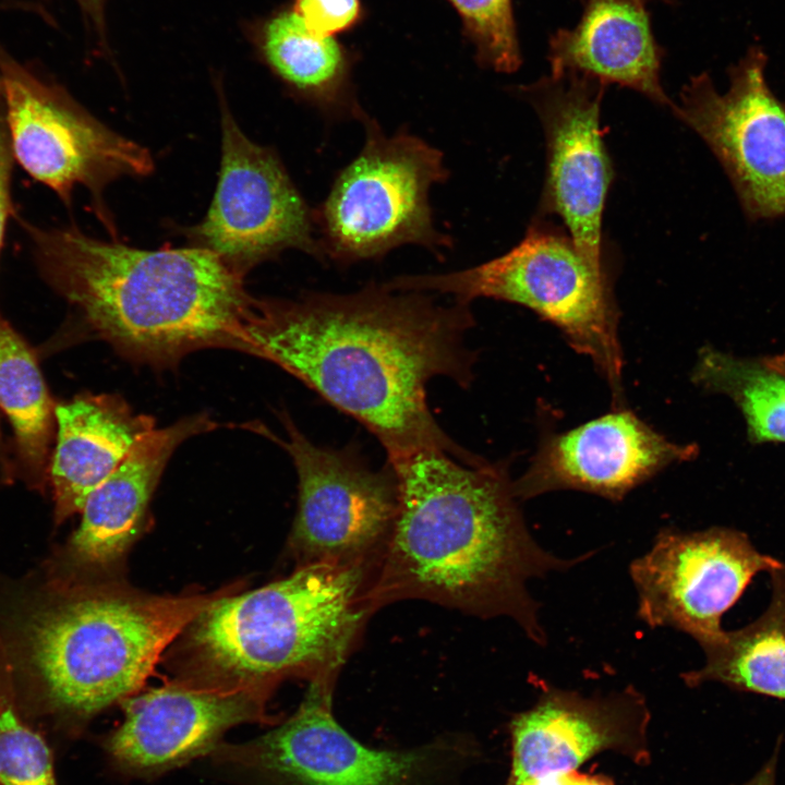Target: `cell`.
<instances>
[{"label": "cell", "mask_w": 785, "mask_h": 785, "mask_svg": "<svg viewBox=\"0 0 785 785\" xmlns=\"http://www.w3.org/2000/svg\"><path fill=\"white\" fill-rule=\"evenodd\" d=\"M770 575L772 595L766 609L747 626L724 630L701 647L704 664L680 675L687 686L715 681L785 699V568Z\"/></svg>", "instance_id": "7402d4cb"}, {"label": "cell", "mask_w": 785, "mask_h": 785, "mask_svg": "<svg viewBox=\"0 0 785 785\" xmlns=\"http://www.w3.org/2000/svg\"><path fill=\"white\" fill-rule=\"evenodd\" d=\"M221 161L205 217L185 229L193 246L218 256L241 276L288 249L324 262L314 210L277 154L252 142L220 95Z\"/></svg>", "instance_id": "30bf717a"}, {"label": "cell", "mask_w": 785, "mask_h": 785, "mask_svg": "<svg viewBox=\"0 0 785 785\" xmlns=\"http://www.w3.org/2000/svg\"><path fill=\"white\" fill-rule=\"evenodd\" d=\"M267 696L193 683L167 685L122 701L124 718L105 739L114 771L152 778L212 754L224 734L244 723H270Z\"/></svg>", "instance_id": "9a60e30c"}, {"label": "cell", "mask_w": 785, "mask_h": 785, "mask_svg": "<svg viewBox=\"0 0 785 785\" xmlns=\"http://www.w3.org/2000/svg\"><path fill=\"white\" fill-rule=\"evenodd\" d=\"M0 408L13 430L21 469L35 482L48 480L56 407L33 350L1 315Z\"/></svg>", "instance_id": "603a6c76"}, {"label": "cell", "mask_w": 785, "mask_h": 785, "mask_svg": "<svg viewBox=\"0 0 785 785\" xmlns=\"http://www.w3.org/2000/svg\"><path fill=\"white\" fill-rule=\"evenodd\" d=\"M696 455L695 445L671 442L631 411L619 409L544 436L512 490L518 500L575 490L619 502L669 464Z\"/></svg>", "instance_id": "2e32d148"}, {"label": "cell", "mask_w": 785, "mask_h": 785, "mask_svg": "<svg viewBox=\"0 0 785 785\" xmlns=\"http://www.w3.org/2000/svg\"><path fill=\"white\" fill-rule=\"evenodd\" d=\"M785 568L741 531L712 527L661 530L629 567L637 616L651 628H674L703 647L723 633L722 616L759 572Z\"/></svg>", "instance_id": "7c38bea8"}, {"label": "cell", "mask_w": 785, "mask_h": 785, "mask_svg": "<svg viewBox=\"0 0 785 785\" xmlns=\"http://www.w3.org/2000/svg\"><path fill=\"white\" fill-rule=\"evenodd\" d=\"M775 763L776 756H773L763 769L745 785H775Z\"/></svg>", "instance_id": "4dcf8cb0"}, {"label": "cell", "mask_w": 785, "mask_h": 785, "mask_svg": "<svg viewBox=\"0 0 785 785\" xmlns=\"http://www.w3.org/2000/svg\"><path fill=\"white\" fill-rule=\"evenodd\" d=\"M436 297L370 282L345 294L254 299L245 352L277 364L360 422L387 458L440 449L473 463L481 456L442 430L426 388L439 376L471 385L478 358L466 338L475 321L470 303Z\"/></svg>", "instance_id": "6da1fadb"}, {"label": "cell", "mask_w": 785, "mask_h": 785, "mask_svg": "<svg viewBox=\"0 0 785 785\" xmlns=\"http://www.w3.org/2000/svg\"><path fill=\"white\" fill-rule=\"evenodd\" d=\"M280 419L287 437L276 442L291 457L299 480L298 511L289 538L297 567H358L374 577L397 514L394 471L388 463L373 470L355 445H315L288 413Z\"/></svg>", "instance_id": "ba28073f"}, {"label": "cell", "mask_w": 785, "mask_h": 785, "mask_svg": "<svg viewBox=\"0 0 785 785\" xmlns=\"http://www.w3.org/2000/svg\"><path fill=\"white\" fill-rule=\"evenodd\" d=\"M765 67V53L752 47L728 70L725 93L702 72L671 107L714 154L752 221L785 217V107Z\"/></svg>", "instance_id": "8fae6325"}, {"label": "cell", "mask_w": 785, "mask_h": 785, "mask_svg": "<svg viewBox=\"0 0 785 785\" xmlns=\"http://www.w3.org/2000/svg\"><path fill=\"white\" fill-rule=\"evenodd\" d=\"M398 506L392 532L366 593L373 614L419 599L482 618L507 616L546 643L527 584L593 554L558 557L531 535L506 462L475 463L440 449L387 458Z\"/></svg>", "instance_id": "7a4b0ae2"}, {"label": "cell", "mask_w": 785, "mask_h": 785, "mask_svg": "<svg viewBox=\"0 0 785 785\" xmlns=\"http://www.w3.org/2000/svg\"><path fill=\"white\" fill-rule=\"evenodd\" d=\"M0 785H57L49 747L10 705L0 713Z\"/></svg>", "instance_id": "484cf974"}, {"label": "cell", "mask_w": 785, "mask_h": 785, "mask_svg": "<svg viewBox=\"0 0 785 785\" xmlns=\"http://www.w3.org/2000/svg\"><path fill=\"white\" fill-rule=\"evenodd\" d=\"M56 425L48 480L58 522L81 514L92 492L156 428L152 416L107 394H84L56 406Z\"/></svg>", "instance_id": "d6986e66"}, {"label": "cell", "mask_w": 785, "mask_h": 785, "mask_svg": "<svg viewBox=\"0 0 785 785\" xmlns=\"http://www.w3.org/2000/svg\"><path fill=\"white\" fill-rule=\"evenodd\" d=\"M360 122L362 148L314 210L324 262L378 259L408 244L433 253L450 249L452 241L436 228L430 205L433 185L449 177L443 153L404 130L386 134L369 114Z\"/></svg>", "instance_id": "52a82bcc"}, {"label": "cell", "mask_w": 785, "mask_h": 785, "mask_svg": "<svg viewBox=\"0 0 785 785\" xmlns=\"http://www.w3.org/2000/svg\"><path fill=\"white\" fill-rule=\"evenodd\" d=\"M217 426L197 414L155 428L131 450L113 473L88 496L70 546L82 563L110 566L135 540L164 468L185 439Z\"/></svg>", "instance_id": "ffe728a7"}, {"label": "cell", "mask_w": 785, "mask_h": 785, "mask_svg": "<svg viewBox=\"0 0 785 785\" xmlns=\"http://www.w3.org/2000/svg\"><path fill=\"white\" fill-rule=\"evenodd\" d=\"M517 785H613L612 782L601 775H587L579 773L576 769L555 771L539 776H533L520 782Z\"/></svg>", "instance_id": "f1b7e54d"}, {"label": "cell", "mask_w": 785, "mask_h": 785, "mask_svg": "<svg viewBox=\"0 0 785 785\" xmlns=\"http://www.w3.org/2000/svg\"><path fill=\"white\" fill-rule=\"evenodd\" d=\"M647 0H587L572 28L548 40L552 74L578 73L618 84L672 107L661 84L663 49L653 35Z\"/></svg>", "instance_id": "ac0fdd59"}, {"label": "cell", "mask_w": 785, "mask_h": 785, "mask_svg": "<svg viewBox=\"0 0 785 785\" xmlns=\"http://www.w3.org/2000/svg\"><path fill=\"white\" fill-rule=\"evenodd\" d=\"M764 360L776 370L785 374V350L778 354L765 357Z\"/></svg>", "instance_id": "1f68e13d"}, {"label": "cell", "mask_w": 785, "mask_h": 785, "mask_svg": "<svg viewBox=\"0 0 785 785\" xmlns=\"http://www.w3.org/2000/svg\"><path fill=\"white\" fill-rule=\"evenodd\" d=\"M386 285L398 291L450 295L470 303L490 298L526 306L555 325L568 343L590 358L608 383L614 402L623 397L624 358L619 312L604 268L591 265L569 234L536 219L505 254L445 273L402 275Z\"/></svg>", "instance_id": "8992f818"}, {"label": "cell", "mask_w": 785, "mask_h": 785, "mask_svg": "<svg viewBox=\"0 0 785 785\" xmlns=\"http://www.w3.org/2000/svg\"><path fill=\"white\" fill-rule=\"evenodd\" d=\"M475 46L476 60L497 72L512 73L522 62L511 0H448Z\"/></svg>", "instance_id": "d4e9b609"}, {"label": "cell", "mask_w": 785, "mask_h": 785, "mask_svg": "<svg viewBox=\"0 0 785 785\" xmlns=\"http://www.w3.org/2000/svg\"><path fill=\"white\" fill-rule=\"evenodd\" d=\"M605 86L578 73H551L517 87L545 135L540 215L558 216L579 253L597 268H604L602 218L614 177L600 123Z\"/></svg>", "instance_id": "4fadbf2b"}, {"label": "cell", "mask_w": 785, "mask_h": 785, "mask_svg": "<svg viewBox=\"0 0 785 785\" xmlns=\"http://www.w3.org/2000/svg\"><path fill=\"white\" fill-rule=\"evenodd\" d=\"M0 104H2V105H3V97H2V82H1V76H0Z\"/></svg>", "instance_id": "d6a6232c"}, {"label": "cell", "mask_w": 785, "mask_h": 785, "mask_svg": "<svg viewBox=\"0 0 785 785\" xmlns=\"http://www.w3.org/2000/svg\"><path fill=\"white\" fill-rule=\"evenodd\" d=\"M648 716L644 699L631 688L595 698L544 687L511 722L512 785L576 769L603 750H627L642 739Z\"/></svg>", "instance_id": "e0dca14e"}, {"label": "cell", "mask_w": 785, "mask_h": 785, "mask_svg": "<svg viewBox=\"0 0 785 785\" xmlns=\"http://www.w3.org/2000/svg\"><path fill=\"white\" fill-rule=\"evenodd\" d=\"M13 153L9 140L4 116L0 113V251L3 242L7 220L11 213V174Z\"/></svg>", "instance_id": "83f0119b"}, {"label": "cell", "mask_w": 785, "mask_h": 785, "mask_svg": "<svg viewBox=\"0 0 785 785\" xmlns=\"http://www.w3.org/2000/svg\"><path fill=\"white\" fill-rule=\"evenodd\" d=\"M372 578L364 568L310 564L253 591L221 594L189 626L201 671L193 684L269 697L286 678L337 679L372 615Z\"/></svg>", "instance_id": "277c9868"}, {"label": "cell", "mask_w": 785, "mask_h": 785, "mask_svg": "<svg viewBox=\"0 0 785 785\" xmlns=\"http://www.w3.org/2000/svg\"><path fill=\"white\" fill-rule=\"evenodd\" d=\"M24 226L45 280L123 357L167 367L198 349L245 350L255 298L208 250H142L75 227Z\"/></svg>", "instance_id": "3957f363"}, {"label": "cell", "mask_w": 785, "mask_h": 785, "mask_svg": "<svg viewBox=\"0 0 785 785\" xmlns=\"http://www.w3.org/2000/svg\"><path fill=\"white\" fill-rule=\"evenodd\" d=\"M87 27L95 34L97 45L107 49L105 5L107 0H76Z\"/></svg>", "instance_id": "f546056e"}, {"label": "cell", "mask_w": 785, "mask_h": 785, "mask_svg": "<svg viewBox=\"0 0 785 785\" xmlns=\"http://www.w3.org/2000/svg\"><path fill=\"white\" fill-rule=\"evenodd\" d=\"M0 76L14 159L64 203H70L76 185L100 201L112 181L153 171L146 147L106 126L62 88L43 81L1 48Z\"/></svg>", "instance_id": "9c48e42d"}, {"label": "cell", "mask_w": 785, "mask_h": 785, "mask_svg": "<svg viewBox=\"0 0 785 785\" xmlns=\"http://www.w3.org/2000/svg\"><path fill=\"white\" fill-rule=\"evenodd\" d=\"M85 591L36 614L28 652L56 706L88 718L133 696L161 653L218 596Z\"/></svg>", "instance_id": "5b68a950"}, {"label": "cell", "mask_w": 785, "mask_h": 785, "mask_svg": "<svg viewBox=\"0 0 785 785\" xmlns=\"http://www.w3.org/2000/svg\"><path fill=\"white\" fill-rule=\"evenodd\" d=\"M335 683H310L286 722L249 741L220 742L210 757L293 785H410L424 769L426 756L371 749L354 739L334 717Z\"/></svg>", "instance_id": "5bb4252c"}, {"label": "cell", "mask_w": 785, "mask_h": 785, "mask_svg": "<svg viewBox=\"0 0 785 785\" xmlns=\"http://www.w3.org/2000/svg\"><path fill=\"white\" fill-rule=\"evenodd\" d=\"M294 11L307 27L322 36H333L351 27L359 19V0H295Z\"/></svg>", "instance_id": "4316f807"}, {"label": "cell", "mask_w": 785, "mask_h": 785, "mask_svg": "<svg viewBox=\"0 0 785 785\" xmlns=\"http://www.w3.org/2000/svg\"><path fill=\"white\" fill-rule=\"evenodd\" d=\"M691 381L704 390L727 396L737 406L752 443L785 442V374L764 358L704 347L698 351Z\"/></svg>", "instance_id": "cb8c5ba5"}, {"label": "cell", "mask_w": 785, "mask_h": 785, "mask_svg": "<svg viewBox=\"0 0 785 785\" xmlns=\"http://www.w3.org/2000/svg\"><path fill=\"white\" fill-rule=\"evenodd\" d=\"M261 51L270 70L300 99L329 119H357L363 111L350 82V61L331 36L311 31L293 11L268 20L261 33Z\"/></svg>", "instance_id": "44dd1931"}]
</instances>
